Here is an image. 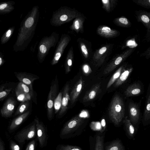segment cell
Listing matches in <instances>:
<instances>
[{"mask_svg":"<svg viewBox=\"0 0 150 150\" xmlns=\"http://www.w3.org/2000/svg\"><path fill=\"white\" fill-rule=\"evenodd\" d=\"M74 25L75 28L76 29L78 30L79 28L80 24L78 20H76L75 22Z\"/></svg>","mask_w":150,"mask_h":150,"instance_id":"obj_37","label":"cell"},{"mask_svg":"<svg viewBox=\"0 0 150 150\" xmlns=\"http://www.w3.org/2000/svg\"><path fill=\"white\" fill-rule=\"evenodd\" d=\"M107 50V48L106 47H103L101 48L99 50V53L102 54L104 53Z\"/></svg>","mask_w":150,"mask_h":150,"instance_id":"obj_36","label":"cell"},{"mask_svg":"<svg viewBox=\"0 0 150 150\" xmlns=\"http://www.w3.org/2000/svg\"><path fill=\"white\" fill-rule=\"evenodd\" d=\"M57 77L52 81L47 98V117L51 120L53 117L54 100L57 93L58 81Z\"/></svg>","mask_w":150,"mask_h":150,"instance_id":"obj_4","label":"cell"},{"mask_svg":"<svg viewBox=\"0 0 150 150\" xmlns=\"http://www.w3.org/2000/svg\"><path fill=\"white\" fill-rule=\"evenodd\" d=\"M120 22L124 24H127L128 23V22L127 18H121L119 19Z\"/></svg>","mask_w":150,"mask_h":150,"instance_id":"obj_32","label":"cell"},{"mask_svg":"<svg viewBox=\"0 0 150 150\" xmlns=\"http://www.w3.org/2000/svg\"><path fill=\"white\" fill-rule=\"evenodd\" d=\"M149 2L150 3V0H149Z\"/></svg>","mask_w":150,"mask_h":150,"instance_id":"obj_46","label":"cell"},{"mask_svg":"<svg viewBox=\"0 0 150 150\" xmlns=\"http://www.w3.org/2000/svg\"><path fill=\"white\" fill-rule=\"evenodd\" d=\"M4 86H2L0 88V99L1 101H2L11 91L12 88H9L4 89Z\"/></svg>","mask_w":150,"mask_h":150,"instance_id":"obj_24","label":"cell"},{"mask_svg":"<svg viewBox=\"0 0 150 150\" xmlns=\"http://www.w3.org/2000/svg\"><path fill=\"white\" fill-rule=\"evenodd\" d=\"M7 6L6 4H2L0 6V9L2 10L4 9Z\"/></svg>","mask_w":150,"mask_h":150,"instance_id":"obj_40","label":"cell"},{"mask_svg":"<svg viewBox=\"0 0 150 150\" xmlns=\"http://www.w3.org/2000/svg\"><path fill=\"white\" fill-rule=\"evenodd\" d=\"M36 124V133L39 145L41 147L46 146L47 139V134L46 128L42 122L38 118L34 120Z\"/></svg>","mask_w":150,"mask_h":150,"instance_id":"obj_6","label":"cell"},{"mask_svg":"<svg viewBox=\"0 0 150 150\" xmlns=\"http://www.w3.org/2000/svg\"><path fill=\"white\" fill-rule=\"evenodd\" d=\"M142 92V88L138 83H135L130 85L126 90L125 93L127 97L140 95Z\"/></svg>","mask_w":150,"mask_h":150,"instance_id":"obj_11","label":"cell"},{"mask_svg":"<svg viewBox=\"0 0 150 150\" xmlns=\"http://www.w3.org/2000/svg\"><path fill=\"white\" fill-rule=\"evenodd\" d=\"M132 71V69L131 68L123 71L119 78L115 82V86L117 87L124 83L127 79Z\"/></svg>","mask_w":150,"mask_h":150,"instance_id":"obj_16","label":"cell"},{"mask_svg":"<svg viewBox=\"0 0 150 150\" xmlns=\"http://www.w3.org/2000/svg\"><path fill=\"white\" fill-rule=\"evenodd\" d=\"M109 1L108 0H102V1L104 4H106Z\"/></svg>","mask_w":150,"mask_h":150,"instance_id":"obj_44","label":"cell"},{"mask_svg":"<svg viewBox=\"0 0 150 150\" xmlns=\"http://www.w3.org/2000/svg\"><path fill=\"white\" fill-rule=\"evenodd\" d=\"M40 50L41 52L42 53H45L47 51V48L45 46L43 45H41L40 46Z\"/></svg>","mask_w":150,"mask_h":150,"instance_id":"obj_33","label":"cell"},{"mask_svg":"<svg viewBox=\"0 0 150 150\" xmlns=\"http://www.w3.org/2000/svg\"><path fill=\"white\" fill-rule=\"evenodd\" d=\"M122 71V67L120 68L116 71L108 83L107 86V89L109 88L115 81L118 79Z\"/></svg>","mask_w":150,"mask_h":150,"instance_id":"obj_21","label":"cell"},{"mask_svg":"<svg viewBox=\"0 0 150 150\" xmlns=\"http://www.w3.org/2000/svg\"><path fill=\"white\" fill-rule=\"evenodd\" d=\"M56 150H83L80 146L68 144H60L56 148Z\"/></svg>","mask_w":150,"mask_h":150,"instance_id":"obj_22","label":"cell"},{"mask_svg":"<svg viewBox=\"0 0 150 150\" xmlns=\"http://www.w3.org/2000/svg\"><path fill=\"white\" fill-rule=\"evenodd\" d=\"M105 134V132H100L96 133L93 136H89L90 150H104Z\"/></svg>","mask_w":150,"mask_h":150,"instance_id":"obj_5","label":"cell"},{"mask_svg":"<svg viewBox=\"0 0 150 150\" xmlns=\"http://www.w3.org/2000/svg\"><path fill=\"white\" fill-rule=\"evenodd\" d=\"M104 150H125L121 141L117 139L104 144Z\"/></svg>","mask_w":150,"mask_h":150,"instance_id":"obj_12","label":"cell"},{"mask_svg":"<svg viewBox=\"0 0 150 150\" xmlns=\"http://www.w3.org/2000/svg\"><path fill=\"white\" fill-rule=\"evenodd\" d=\"M11 30H8L7 32H6V36L7 37H9L11 34Z\"/></svg>","mask_w":150,"mask_h":150,"instance_id":"obj_42","label":"cell"},{"mask_svg":"<svg viewBox=\"0 0 150 150\" xmlns=\"http://www.w3.org/2000/svg\"><path fill=\"white\" fill-rule=\"evenodd\" d=\"M144 117L145 121L150 119V91L147 98L146 107L144 112Z\"/></svg>","mask_w":150,"mask_h":150,"instance_id":"obj_23","label":"cell"},{"mask_svg":"<svg viewBox=\"0 0 150 150\" xmlns=\"http://www.w3.org/2000/svg\"><path fill=\"white\" fill-rule=\"evenodd\" d=\"M83 70L85 73L88 74L90 72L89 68L88 65H85L83 67Z\"/></svg>","mask_w":150,"mask_h":150,"instance_id":"obj_34","label":"cell"},{"mask_svg":"<svg viewBox=\"0 0 150 150\" xmlns=\"http://www.w3.org/2000/svg\"><path fill=\"white\" fill-rule=\"evenodd\" d=\"M16 103V101L13 98H8L1 110L2 116L6 118L10 117L13 112Z\"/></svg>","mask_w":150,"mask_h":150,"instance_id":"obj_7","label":"cell"},{"mask_svg":"<svg viewBox=\"0 0 150 150\" xmlns=\"http://www.w3.org/2000/svg\"><path fill=\"white\" fill-rule=\"evenodd\" d=\"M0 150H5L4 142L1 139H0Z\"/></svg>","mask_w":150,"mask_h":150,"instance_id":"obj_35","label":"cell"},{"mask_svg":"<svg viewBox=\"0 0 150 150\" xmlns=\"http://www.w3.org/2000/svg\"><path fill=\"white\" fill-rule=\"evenodd\" d=\"M102 125L103 126H105V120L104 119H103L101 121Z\"/></svg>","mask_w":150,"mask_h":150,"instance_id":"obj_43","label":"cell"},{"mask_svg":"<svg viewBox=\"0 0 150 150\" xmlns=\"http://www.w3.org/2000/svg\"><path fill=\"white\" fill-rule=\"evenodd\" d=\"M61 56V54L60 52H58L56 53L54 57V59L55 61H58Z\"/></svg>","mask_w":150,"mask_h":150,"instance_id":"obj_39","label":"cell"},{"mask_svg":"<svg viewBox=\"0 0 150 150\" xmlns=\"http://www.w3.org/2000/svg\"><path fill=\"white\" fill-rule=\"evenodd\" d=\"M85 117L76 116L67 121L61 130L60 137L62 139L73 138L80 135L86 126Z\"/></svg>","mask_w":150,"mask_h":150,"instance_id":"obj_1","label":"cell"},{"mask_svg":"<svg viewBox=\"0 0 150 150\" xmlns=\"http://www.w3.org/2000/svg\"><path fill=\"white\" fill-rule=\"evenodd\" d=\"M101 31L102 33L105 35H109L112 32L110 28L107 26L103 27L101 29Z\"/></svg>","mask_w":150,"mask_h":150,"instance_id":"obj_28","label":"cell"},{"mask_svg":"<svg viewBox=\"0 0 150 150\" xmlns=\"http://www.w3.org/2000/svg\"><path fill=\"white\" fill-rule=\"evenodd\" d=\"M35 145V141L33 140L28 144L25 150H34Z\"/></svg>","mask_w":150,"mask_h":150,"instance_id":"obj_25","label":"cell"},{"mask_svg":"<svg viewBox=\"0 0 150 150\" xmlns=\"http://www.w3.org/2000/svg\"><path fill=\"white\" fill-rule=\"evenodd\" d=\"M128 110L129 120L132 124L136 125L138 122L140 117V110L138 104L133 102H130Z\"/></svg>","mask_w":150,"mask_h":150,"instance_id":"obj_8","label":"cell"},{"mask_svg":"<svg viewBox=\"0 0 150 150\" xmlns=\"http://www.w3.org/2000/svg\"><path fill=\"white\" fill-rule=\"evenodd\" d=\"M125 108L121 97L118 95L113 98L109 108V116L115 126H118L124 117Z\"/></svg>","mask_w":150,"mask_h":150,"instance_id":"obj_2","label":"cell"},{"mask_svg":"<svg viewBox=\"0 0 150 150\" xmlns=\"http://www.w3.org/2000/svg\"><path fill=\"white\" fill-rule=\"evenodd\" d=\"M36 134V124L33 123L22 129L14 136V139L21 145L27 140L34 138Z\"/></svg>","mask_w":150,"mask_h":150,"instance_id":"obj_3","label":"cell"},{"mask_svg":"<svg viewBox=\"0 0 150 150\" xmlns=\"http://www.w3.org/2000/svg\"><path fill=\"white\" fill-rule=\"evenodd\" d=\"M10 145L11 150H20L19 146L12 140L10 141Z\"/></svg>","mask_w":150,"mask_h":150,"instance_id":"obj_27","label":"cell"},{"mask_svg":"<svg viewBox=\"0 0 150 150\" xmlns=\"http://www.w3.org/2000/svg\"><path fill=\"white\" fill-rule=\"evenodd\" d=\"M15 76L20 82L25 84L31 85L38 77L34 74L25 72L15 73Z\"/></svg>","mask_w":150,"mask_h":150,"instance_id":"obj_9","label":"cell"},{"mask_svg":"<svg viewBox=\"0 0 150 150\" xmlns=\"http://www.w3.org/2000/svg\"><path fill=\"white\" fill-rule=\"evenodd\" d=\"M16 89L26 93L29 94L32 96L33 95L32 85H28L20 82L18 84Z\"/></svg>","mask_w":150,"mask_h":150,"instance_id":"obj_17","label":"cell"},{"mask_svg":"<svg viewBox=\"0 0 150 150\" xmlns=\"http://www.w3.org/2000/svg\"><path fill=\"white\" fill-rule=\"evenodd\" d=\"M29 105V101L21 102L18 108L15 113V115H21L23 113L28 109Z\"/></svg>","mask_w":150,"mask_h":150,"instance_id":"obj_20","label":"cell"},{"mask_svg":"<svg viewBox=\"0 0 150 150\" xmlns=\"http://www.w3.org/2000/svg\"><path fill=\"white\" fill-rule=\"evenodd\" d=\"M99 86H96L91 91H89L85 96L83 100L88 101L93 99L96 97L97 93L99 88Z\"/></svg>","mask_w":150,"mask_h":150,"instance_id":"obj_19","label":"cell"},{"mask_svg":"<svg viewBox=\"0 0 150 150\" xmlns=\"http://www.w3.org/2000/svg\"><path fill=\"white\" fill-rule=\"evenodd\" d=\"M69 84L67 83L65 86L63 92L61 106L59 113V116L63 114L67 108L68 102L70 100V97L69 94Z\"/></svg>","mask_w":150,"mask_h":150,"instance_id":"obj_10","label":"cell"},{"mask_svg":"<svg viewBox=\"0 0 150 150\" xmlns=\"http://www.w3.org/2000/svg\"><path fill=\"white\" fill-rule=\"evenodd\" d=\"M122 58L121 57H118L115 60L114 64L115 66L119 64L122 60Z\"/></svg>","mask_w":150,"mask_h":150,"instance_id":"obj_30","label":"cell"},{"mask_svg":"<svg viewBox=\"0 0 150 150\" xmlns=\"http://www.w3.org/2000/svg\"><path fill=\"white\" fill-rule=\"evenodd\" d=\"M81 48L83 52L87 56L88 54V52L86 46L84 45H81Z\"/></svg>","mask_w":150,"mask_h":150,"instance_id":"obj_31","label":"cell"},{"mask_svg":"<svg viewBox=\"0 0 150 150\" xmlns=\"http://www.w3.org/2000/svg\"><path fill=\"white\" fill-rule=\"evenodd\" d=\"M2 63V60L1 58H0V65H1Z\"/></svg>","mask_w":150,"mask_h":150,"instance_id":"obj_45","label":"cell"},{"mask_svg":"<svg viewBox=\"0 0 150 150\" xmlns=\"http://www.w3.org/2000/svg\"><path fill=\"white\" fill-rule=\"evenodd\" d=\"M30 114V111L26 112L14 119L11 123L9 129L13 131L16 128L27 118Z\"/></svg>","mask_w":150,"mask_h":150,"instance_id":"obj_14","label":"cell"},{"mask_svg":"<svg viewBox=\"0 0 150 150\" xmlns=\"http://www.w3.org/2000/svg\"><path fill=\"white\" fill-rule=\"evenodd\" d=\"M83 84V81L81 77L79 79L75 85L70 94V98L72 103H74L76 100L80 93Z\"/></svg>","mask_w":150,"mask_h":150,"instance_id":"obj_13","label":"cell"},{"mask_svg":"<svg viewBox=\"0 0 150 150\" xmlns=\"http://www.w3.org/2000/svg\"><path fill=\"white\" fill-rule=\"evenodd\" d=\"M15 93L18 100L21 102L29 101L33 96L16 89Z\"/></svg>","mask_w":150,"mask_h":150,"instance_id":"obj_18","label":"cell"},{"mask_svg":"<svg viewBox=\"0 0 150 150\" xmlns=\"http://www.w3.org/2000/svg\"><path fill=\"white\" fill-rule=\"evenodd\" d=\"M68 18L67 16L66 15H63L60 17V19L62 21H66Z\"/></svg>","mask_w":150,"mask_h":150,"instance_id":"obj_38","label":"cell"},{"mask_svg":"<svg viewBox=\"0 0 150 150\" xmlns=\"http://www.w3.org/2000/svg\"><path fill=\"white\" fill-rule=\"evenodd\" d=\"M34 22L33 18L32 17L28 18L26 21L25 25L27 28H30L33 25Z\"/></svg>","mask_w":150,"mask_h":150,"instance_id":"obj_26","label":"cell"},{"mask_svg":"<svg viewBox=\"0 0 150 150\" xmlns=\"http://www.w3.org/2000/svg\"><path fill=\"white\" fill-rule=\"evenodd\" d=\"M67 64L69 67H70L72 64V61L71 59H69L67 61Z\"/></svg>","mask_w":150,"mask_h":150,"instance_id":"obj_41","label":"cell"},{"mask_svg":"<svg viewBox=\"0 0 150 150\" xmlns=\"http://www.w3.org/2000/svg\"><path fill=\"white\" fill-rule=\"evenodd\" d=\"M123 122L127 135L129 137L133 138L135 133V129L130 120L126 116L123 120Z\"/></svg>","mask_w":150,"mask_h":150,"instance_id":"obj_15","label":"cell"},{"mask_svg":"<svg viewBox=\"0 0 150 150\" xmlns=\"http://www.w3.org/2000/svg\"><path fill=\"white\" fill-rule=\"evenodd\" d=\"M142 20L144 23H148L149 21V17L145 15H143L142 16Z\"/></svg>","mask_w":150,"mask_h":150,"instance_id":"obj_29","label":"cell"}]
</instances>
